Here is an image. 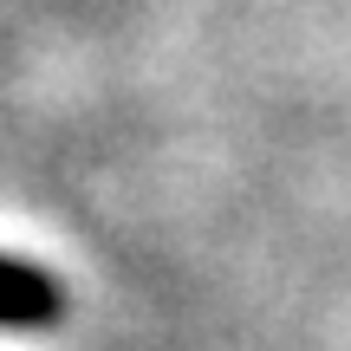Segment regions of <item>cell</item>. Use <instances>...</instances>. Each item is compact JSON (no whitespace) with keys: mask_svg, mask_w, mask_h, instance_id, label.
Wrapping results in <instances>:
<instances>
[{"mask_svg":"<svg viewBox=\"0 0 351 351\" xmlns=\"http://www.w3.org/2000/svg\"><path fill=\"white\" fill-rule=\"evenodd\" d=\"M65 319V287L33 261L0 254V332H46Z\"/></svg>","mask_w":351,"mask_h":351,"instance_id":"obj_1","label":"cell"}]
</instances>
